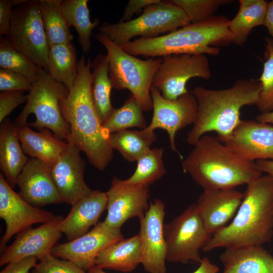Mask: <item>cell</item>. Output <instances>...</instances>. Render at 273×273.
I'll list each match as a JSON object with an SVG mask.
<instances>
[{
    "mask_svg": "<svg viewBox=\"0 0 273 273\" xmlns=\"http://www.w3.org/2000/svg\"><path fill=\"white\" fill-rule=\"evenodd\" d=\"M107 204L106 193L92 190L71 205L69 213L61 223L62 233L70 241L84 235L91 226L98 223Z\"/></svg>",
    "mask_w": 273,
    "mask_h": 273,
    "instance_id": "cell-22",
    "label": "cell"
},
{
    "mask_svg": "<svg viewBox=\"0 0 273 273\" xmlns=\"http://www.w3.org/2000/svg\"><path fill=\"white\" fill-rule=\"evenodd\" d=\"M255 163L262 172H265L273 177V160H258Z\"/></svg>",
    "mask_w": 273,
    "mask_h": 273,
    "instance_id": "cell-46",
    "label": "cell"
},
{
    "mask_svg": "<svg viewBox=\"0 0 273 273\" xmlns=\"http://www.w3.org/2000/svg\"><path fill=\"white\" fill-rule=\"evenodd\" d=\"M88 2V0H62L61 2L67 23L69 27L73 26L76 29L78 42L84 53L90 50L92 31L100 23L98 19L90 21Z\"/></svg>",
    "mask_w": 273,
    "mask_h": 273,
    "instance_id": "cell-31",
    "label": "cell"
},
{
    "mask_svg": "<svg viewBox=\"0 0 273 273\" xmlns=\"http://www.w3.org/2000/svg\"><path fill=\"white\" fill-rule=\"evenodd\" d=\"M258 122L273 125V111L261 113L256 117Z\"/></svg>",
    "mask_w": 273,
    "mask_h": 273,
    "instance_id": "cell-47",
    "label": "cell"
},
{
    "mask_svg": "<svg viewBox=\"0 0 273 273\" xmlns=\"http://www.w3.org/2000/svg\"><path fill=\"white\" fill-rule=\"evenodd\" d=\"M55 216L53 213L34 206L24 200L13 191L1 172L0 217L4 220L6 225L1 239V251L14 235L33 224L46 223Z\"/></svg>",
    "mask_w": 273,
    "mask_h": 273,
    "instance_id": "cell-14",
    "label": "cell"
},
{
    "mask_svg": "<svg viewBox=\"0 0 273 273\" xmlns=\"http://www.w3.org/2000/svg\"><path fill=\"white\" fill-rule=\"evenodd\" d=\"M63 218L60 215H56L38 227L31 226L18 233L13 243L3 251L0 266L29 257L39 260L51 253L61 237L60 226Z\"/></svg>",
    "mask_w": 273,
    "mask_h": 273,
    "instance_id": "cell-17",
    "label": "cell"
},
{
    "mask_svg": "<svg viewBox=\"0 0 273 273\" xmlns=\"http://www.w3.org/2000/svg\"><path fill=\"white\" fill-rule=\"evenodd\" d=\"M263 25L273 38V1L267 3Z\"/></svg>",
    "mask_w": 273,
    "mask_h": 273,
    "instance_id": "cell-45",
    "label": "cell"
},
{
    "mask_svg": "<svg viewBox=\"0 0 273 273\" xmlns=\"http://www.w3.org/2000/svg\"><path fill=\"white\" fill-rule=\"evenodd\" d=\"M105 48L108 60L109 75L113 88L127 89L141 105L143 111L153 108L150 89L162 58L141 60L101 33L95 36Z\"/></svg>",
    "mask_w": 273,
    "mask_h": 273,
    "instance_id": "cell-6",
    "label": "cell"
},
{
    "mask_svg": "<svg viewBox=\"0 0 273 273\" xmlns=\"http://www.w3.org/2000/svg\"><path fill=\"white\" fill-rule=\"evenodd\" d=\"M181 9L191 24L203 22L213 16L221 6L229 4L231 0H170Z\"/></svg>",
    "mask_w": 273,
    "mask_h": 273,
    "instance_id": "cell-37",
    "label": "cell"
},
{
    "mask_svg": "<svg viewBox=\"0 0 273 273\" xmlns=\"http://www.w3.org/2000/svg\"><path fill=\"white\" fill-rule=\"evenodd\" d=\"M77 68L76 50L72 42L49 47L48 73L53 79L63 84L69 90L76 80Z\"/></svg>",
    "mask_w": 273,
    "mask_h": 273,
    "instance_id": "cell-29",
    "label": "cell"
},
{
    "mask_svg": "<svg viewBox=\"0 0 273 273\" xmlns=\"http://www.w3.org/2000/svg\"><path fill=\"white\" fill-rule=\"evenodd\" d=\"M230 20L224 16H213L199 23L190 24L166 34L154 38L135 39L120 46L134 56L155 58L176 54L217 56L218 47L232 42L229 29Z\"/></svg>",
    "mask_w": 273,
    "mask_h": 273,
    "instance_id": "cell-5",
    "label": "cell"
},
{
    "mask_svg": "<svg viewBox=\"0 0 273 273\" xmlns=\"http://www.w3.org/2000/svg\"><path fill=\"white\" fill-rule=\"evenodd\" d=\"M36 132L28 125L17 127V134L25 154L38 159L51 167L65 149V143L54 135L49 129Z\"/></svg>",
    "mask_w": 273,
    "mask_h": 273,
    "instance_id": "cell-25",
    "label": "cell"
},
{
    "mask_svg": "<svg viewBox=\"0 0 273 273\" xmlns=\"http://www.w3.org/2000/svg\"><path fill=\"white\" fill-rule=\"evenodd\" d=\"M68 93L66 86L53 79L45 70L39 68L28 94L26 104L14 124L17 127L27 125L28 117L34 114L35 121L29 125L39 129H49L58 138L67 140L70 127L62 114L60 103Z\"/></svg>",
    "mask_w": 273,
    "mask_h": 273,
    "instance_id": "cell-7",
    "label": "cell"
},
{
    "mask_svg": "<svg viewBox=\"0 0 273 273\" xmlns=\"http://www.w3.org/2000/svg\"><path fill=\"white\" fill-rule=\"evenodd\" d=\"M88 273H106L104 269L99 268L96 266L90 268L88 271Z\"/></svg>",
    "mask_w": 273,
    "mask_h": 273,
    "instance_id": "cell-48",
    "label": "cell"
},
{
    "mask_svg": "<svg viewBox=\"0 0 273 273\" xmlns=\"http://www.w3.org/2000/svg\"><path fill=\"white\" fill-rule=\"evenodd\" d=\"M0 67L21 74L33 82L39 67L27 56L16 49L7 37L1 36Z\"/></svg>",
    "mask_w": 273,
    "mask_h": 273,
    "instance_id": "cell-35",
    "label": "cell"
},
{
    "mask_svg": "<svg viewBox=\"0 0 273 273\" xmlns=\"http://www.w3.org/2000/svg\"><path fill=\"white\" fill-rule=\"evenodd\" d=\"M261 86L257 79H239L229 88L209 89L197 86L192 91L197 102L193 126L187 135V143L194 146L207 132L214 131L225 142L240 124L241 108L256 105Z\"/></svg>",
    "mask_w": 273,
    "mask_h": 273,
    "instance_id": "cell-2",
    "label": "cell"
},
{
    "mask_svg": "<svg viewBox=\"0 0 273 273\" xmlns=\"http://www.w3.org/2000/svg\"><path fill=\"white\" fill-rule=\"evenodd\" d=\"M142 257L141 242L138 235L110 245L99 254L95 266L103 269L129 272L141 264Z\"/></svg>",
    "mask_w": 273,
    "mask_h": 273,
    "instance_id": "cell-26",
    "label": "cell"
},
{
    "mask_svg": "<svg viewBox=\"0 0 273 273\" xmlns=\"http://www.w3.org/2000/svg\"><path fill=\"white\" fill-rule=\"evenodd\" d=\"M244 198V193L233 189L204 190L196 203L207 231L212 235L226 226L234 217Z\"/></svg>",
    "mask_w": 273,
    "mask_h": 273,
    "instance_id": "cell-21",
    "label": "cell"
},
{
    "mask_svg": "<svg viewBox=\"0 0 273 273\" xmlns=\"http://www.w3.org/2000/svg\"><path fill=\"white\" fill-rule=\"evenodd\" d=\"M38 259L34 257L23 258L7 264L0 273H29L37 263Z\"/></svg>",
    "mask_w": 273,
    "mask_h": 273,
    "instance_id": "cell-42",
    "label": "cell"
},
{
    "mask_svg": "<svg viewBox=\"0 0 273 273\" xmlns=\"http://www.w3.org/2000/svg\"><path fill=\"white\" fill-rule=\"evenodd\" d=\"M156 139L154 131L146 127L141 130L126 129L112 133L109 143L112 149L118 150L125 160L133 162L150 150Z\"/></svg>",
    "mask_w": 273,
    "mask_h": 273,
    "instance_id": "cell-30",
    "label": "cell"
},
{
    "mask_svg": "<svg viewBox=\"0 0 273 273\" xmlns=\"http://www.w3.org/2000/svg\"><path fill=\"white\" fill-rule=\"evenodd\" d=\"M123 239L120 229L99 222L84 235L68 242L56 244L51 253L87 271L95 266L96 259L102 251Z\"/></svg>",
    "mask_w": 273,
    "mask_h": 273,
    "instance_id": "cell-13",
    "label": "cell"
},
{
    "mask_svg": "<svg viewBox=\"0 0 273 273\" xmlns=\"http://www.w3.org/2000/svg\"><path fill=\"white\" fill-rule=\"evenodd\" d=\"M62 0H39L41 19L50 47L72 42L70 31L61 7Z\"/></svg>",
    "mask_w": 273,
    "mask_h": 273,
    "instance_id": "cell-32",
    "label": "cell"
},
{
    "mask_svg": "<svg viewBox=\"0 0 273 273\" xmlns=\"http://www.w3.org/2000/svg\"><path fill=\"white\" fill-rule=\"evenodd\" d=\"M90 65L93 69L92 100L98 117L103 124L115 109L111 102L113 86L109 75L107 55L99 54L91 62Z\"/></svg>",
    "mask_w": 273,
    "mask_h": 273,
    "instance_id": "cell-27",
    "label": "cell"
},
{
    "mask_svg": "<svg viewBox=\"0 0 273 273\" xmlns=\"http://www.w3.org/2000/svg\"><path fill=\"white\" fill-rule=\"evenodd\" d=\"M6 37L16 49L48 72L49 46L39 0H25L15 7Z\"/></svg>",
    "mask_w": 273,
    "mask_h": 273,
    "instance_id": "cell-10",
    "label": "cell"
},
{
    "mask_svg": "<svg viewBox=\"0 0 273 273\" xmlns=\"http://www.w3.org/2000/svg\"><path fill=\"white\" fill-rule=\"evenodd\" d=\"M239 11L230 20L229 29L232 42L241 46L247 41L252 29L263 25L268 2L264 0H239Z\"/></svg>",
    "mask_w": 273,
    "mask_h": 273,
    "instance_id": "cell-28",
    "label": "cell"
},
{
    "mask_svg": "<svg viewBox=\"0 0 273 273\" xmlns=\"http://www.w3.org/2000/svg\"><path fill=\"white\" fill-rule=\"evenodd\" d=\"M161 0H129L127 2L120 22H126L131 20L134 14L140 13L147 7L158 3Z\"/></svg>",
    "mask_w": 273,
    "mask_h": 273,
    "instance_id": "cell-43",
    "label": "cell"
},
{
    "mask_svg": "<svg viewBox=\"0 0 273 273\" xmlns=\"http://www.w3.org/2000/svg\"><path fill=\"white\" fill-rule=\"evenodd\" d=\"M31 273H86L73 262L49 253L39 260Z\"/></svg>",
    "mask_w": 273,
    "mask_h": 273,
    "instance_id": "cell-38",
    "label": "cell"
},
{
    "mask_svg": "<svg viewBox=\"0 0 273 273\" xmlns=\"http://www.w3.org/2000/svg\"><path fill=\"white\" fill-rule=\"evenodd\" d=\"M67 143L65 149L51 167L54 184L62 202L72 205L92 190L84 179L86 167L80 150Z\"/></svg>",
    "mask_w": 273,
    "mask_h": 273,
    "instance_id": "cell-18",
    "label": "cell"
},
{
    "mask_svg": "<svg viewBox=\"0 0 273 273\" xmlns=\"http://www.w3.org/2000/svg\"><path fill=\"white\" fill-rule=\"evenodd\" d=\"M17 185L20 189L19 195L34 206L62 202L51 167L38 159H29L18 177Z\"/></svg>",
    "mask_w": 273,
    "mask_h": 273,
    "instance_id": "cell-20",
    "label": "cell"
},
{
    "mask_svg": "<svg viewBox=\"0 0 273 273\" xmlns=\"http://www.w3.org/2000/svg\"><path fill=\"white\" fill-rule=\"evenodd\" d=\"M28 95L24 91L11 90L2 92L0 94V123L19 105L26 102Z\"/></svg>",
    "mask_w": 273,
    "mask_h": 273,
    "instance_id": "cell-40",
    "label": "cell"
},
{
    "mask_svg": "<svg viewBox=\"0 0 273 273\" xmlns=\"http://www.w3.org/2000/svg\"><path fill=\"white\" fill-rule=\"evenodd\" d=\"M165 204L160 199L151 202L139 219L142 257L141 264L149 273H166V245L164 235Z\"/></svg>",
    "mask_w": 273,
    "mask_h": 273,
    "instance_id": "cell-15",
    "label": "cell"
},
{
    "mask_svg": "<svg viewBox=\"0 0 273 273\" xmlns=\"http://www.w3.org/2000/svg\"><path fill=\"white\" fill-rule=\"evenodd\" d=\"M19 142L17 127L5 119L0 127V167L12 188L17 185L18 177L29 159Z\"/></svg>",
    "mask_w": 273,
    "mask_h": 273,
    "instance_id": "cell-24",
    "label": "cell"
},
{
    "mask_svg": "<svg viewBox=\"0 0 273 273\" xmlns=\"http://www.w3.org/2000/svg\"><path fill=\"white\" fill-rule=\"evenodd\" d=\"M163 153V148L149 150L138 159L135 170L126 181L148 187L160 179L166 173L162 159Z\"/></svg>",
    "mask_w": 273,
    "mask_h": 273,
    "instance_id": "cell-34",
    "label": "cell"
},
{
    "mask_svg": "<svg viewBox=\"0 0 273 273\" xmlns=\"http://www.w3.org/2000/svg\"><path fill=\"white\" fill-rule=\"evenodd\" d=\"M152 86L165 99L175 100L189 91L186 84L193 77L209 79L212 73L203 54H176L163 56Z\"/></svg>",
    "mask_w": 273,
    "mask_h": 273,
    "instance_id": "cell-11",
    "label": "cell"
},
{
    "mask_svg": "<svg viewBox=\"0 0 273 273\" xmlns=\"http://www.w3.org/2000/svg\"><path fill=\"white\" fill-rule=\"evenodd\" d=\"M190 24L181 9L170 1H161L145 8L141 15L135 19L115 24L106 22L99 25L98 29L100 33L121 46L134 36L156 37L160 34L173 31Z\"/></svg>",
    "mask_w": 273,
    "mask_h": 273,
    "instance_id": "cell-8",
    "label": "cell"
},
{
    "mask_svg": "<svg viewBox=\"0 0 273 273\" xmlns=\"http://www.w3.org/2000/svg\"><path fill=\"white\" fill-rule=\"evenodd\" d=\"M143 112L139 102L131 94L124 104L115 109L102 124L106 134L109 136L112 133L133 127L145 128L147 126Z\"/></svg>",
    "mask_w": 273,
    "mask_h": 273,
    "instance_id": "cell-33",
    "label": "cell"
},
{
    "mask_svg": "<svg viewBox=\"0 0 273 273\" xmlns=\"http://www.w3.org/2000/svg\"><path fill=\"white\" fill-rule=\"evenodd\" d=\"M266 61L262 73L257 79L261 90L257 107L261 113L273 111V39H265Z\"/></svg>",
    "mask_w": 273,
    "mask_h": 273,
    "instance_id": "cell-36",
    "label": "cell"
},
{
    "mask_svg": "<svg viewBox=\"0 0 273 273\" xmlns=\"http://www.w3.org/2000/svg\"><path fill=\"white\" fill-rule=\"evenodd\" d=\"M167 261L200 264V250L212 235L205 228L196 203L189 206L179 215L164 225Z\"/></svg>",
    "mask_w": 273,
    "mask_h": 273,
    "instance_id": "cell-9",
    "label": "cell"
},
{
    "mask_svg": "<svg viewBox=\"0 0 273 273\" xmlns=\"http://www.w3.org/2000/svg\"><path fill=\"white\" fill-rule=\"evenodd\" d=\"M25 0L0 1V35H7L11 25L13 8L23 3Z\"/></svg>",
    "mask_w": 273,
    "mask_h": 273,
    "instance_id": "cell-41",
    "label": "cell"
},
{
    "mask_svg": "<svg viewBox=\"0 0 273 273\" xmlns=\"http://www.w3.org/2000/svg\"><path fill=\"white\" fill-rule=\"evenodd\" d=\"M219 267L212 263L207 257L202 258L199 267L193 273H217Z\"/></svg>",
    "mask_w": 273,
    "mask_h": 273,
    "instance_id": "cell-44",
    "label": "cell"
},
{
    "mask_svg": "<svg viewBox=\"0 0 273 273\" xmlns=\"http://www.w3.org/2000/svg\"><path fill=\"white\" fill-rule=\"evenodd\" d=\"M182 167L203 191L235 189L262 175L255 162L244 160L217 136L206 134L182 161Z\"/></svg>",
    "mask_w": 273,
    "mask_h": 273,
    "instance_id": "cell-4",
    "label": "cell"
},
{
    "mask_svg": "<svg viewBox=\"0 0 273 273\" xmlns=\"http://www.w3.org/2000/svg\"><path fill=\"white\" fill-rule=\"evenodd\" d=\"M219 259L222 273H273V257L261 246L226 248Z\"/></svg>",
    "mask_w": 273,
    "mask_h": 273,
    "instance_id": "cell-23",
    "label": "cell"
},
{
    "mask_svg": "<svg viewBox=\"0 0 273 273\" xmlns=\"http://www.w3.org/2000/svg\"><path fill=\"white\" fill-rule=\"evenodd\" d=\"M91 61L82 56L78 62L74 84L60 107L70 127L67 142L74 144L86 155L96 168L103 170L112 161L113 149L95 109L91 94Z\"/></svg>",
    "mask_w": 273,
    "mask_h": 273,
    "instance_id": "cell-1",
    "label": "cell"
},
{
    "mask_svg": "<svg viewBox=\"0 0 273 273\" xmlns=\"http://www.w3.org/2000/svg\"><path fill=\"white\" fill-rule=\"evenodd\" d=\"M33 82L26 76L8 70L0 69V90L29 92Z\"/></svg>",
    "mask_w": 273,
    "mask_h": 273,
    "instance_id": "cell-39",
    "label": "cell"
},
{
    "mask_svg": "<svg viewBox=\"0 0 273 273\" xmlns=\"http://www.w3.org/2000/svg\"><path fill=\"white\" fill-rule=\"evenodd\" d=\"M106 193L107 214L103 222L110 228L120 229L128 219L143 217L149 208L148 187L113 177Z\"/></svg>",
    "mask_w": 273,
    "mask_h": 273,
    "instance_id": "cell-16",
    "label": "cell"
},
{
    "mask_svg": "<svg viewBox=\"0 0 273 273\" xmlns=\"http://www.w3.org/2000/svg\"><path fill=\"white\" fill-rule=\"evenodd\" d=\"M273 235V177L261 175L247 185L242 202L230 224L213 234L203 248L261 246Z\"/></svg>",
    "mask_w": 273,
    "mask_h": 273,
    "instance_id": "cell-3",
    "label": "cell"
},
{
    "mask_svg": "<svg viewBox=\"0 0 273 273\" xmlns=\"http://www.w3.org/2000/svg\"><path fill=\"white\" fill-rule=\"evenodd\" d=\"M223 143L247 161L273 160V125L254 120H242Z\"/></svg>",
    "mask_w": 273,
    "mask_h": 273,
    "instance_id": "cell-19",
    "label": "cell"
},
{
    "mask_svg": "<svg viewBox=\"0 0 273 273\" xmlns=\"http://www.w3.org/2000/svg\"><path fill=\"white\" fill-rule=\"evenodd\" d=\"M150 93L153 113L151 121L147 127L152 131L157 128L165 130L171 149L182 159L175 146V135L179 130L194 124L197 110L196 98L192 92H189L176 100H167L152 86Z\"/></svg>",
    "mask_w": 273,
    "mask_h": 273,
    "instance_id": "cell-12",
    "label": "cell"
}]
</instances>
